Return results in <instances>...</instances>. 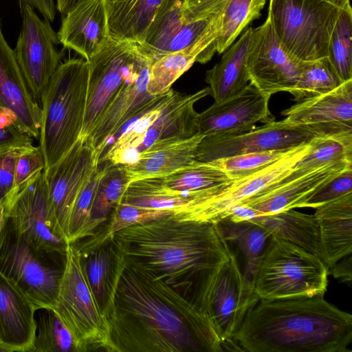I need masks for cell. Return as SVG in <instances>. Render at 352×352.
Returning <instances> with one entry per match:
<instances>
[{"label":"cell","mask_w":352,"mask_h":352,"mask_svg":"<svg viewBox=\"0 0 352 352\" xmlns=\"http://www.w3.org/2000/svg\"><path fill=\"white\" fill-rule=\"evenodd\" d=\"M291 124L312 128L319 135L352 133V79L333 90L283 110Z\"/></svg>","instance_id":"ffe728a7"},{"label":"cell","mask_w":352,"mask_h":352,"mask_svg":"<svg viewBox=\"0 0 352 352\" xmlns=\"http://www.w3.org/2000/svg\"><path fill=\"white\" fill-rule=\"evenodd\" d=\"M327 57L342 82L352 79V9L350 2L340 12L330 36Z\"/></svg>","instance_id":"60d3db41"},{"label":"cell","mask_w":352,"mask_h":352,"mask_svg":"<svg viewBox=\"0 0 352 352\" xmlns=\"http://www.w3.org/2000/svg\"><path fill=\"white\" fill-rule=\"evenodd\" d=\"M342 82L329 58L301 61L296 82L289 92L296 102L329 92Z\"/></svg>","instance_id":"f35d334b"},{"label":"cell","mask_w":352,"mask_h":352,"mask_svg":"<svg viewBox=\"0 0 352 352\" xmlns=\"http://www.w3.org/2000/svg\"><path fill=\"white\" fill-rule=\"evenodd\" d=\"M7 217L6 205L0 203V230L4 226Z\"/></svg>","instance_id":"f5cc1de1"},{"label":"cell","mask_w":352,"mask_h":352,"mask_svg":"<svg viewBox=\"0 0 352 352\" xmlns=\"http://www.w3.org/2000/svg\"><path fill=\"white\" fill-rule=\"evenodd\" d=\"M259 298L248 285L232 252L217 277L210 298L209 316L219 337L223 351H236L232 337L250 307Z\"/></svg>","instance_id":"e0dca14e"},{"label":"cell","mask_w":352,"mask_h":352,"mask_svg":"<svg viewBox=\"0 0 352 352\" xmlns=\"http://www.w3.org/2000/svg\"><path fill=\"white\" fill-rule=\"evenodd\" d=\"M0 351H1V342H0Z\"/></svg>","instance_id":"11a10c76"},{"label":"cell","mask_w":352,"mask_h":352,"mask_svg":"<svg viewBox=\"0 0 352 352\" xmlns=\"http://www.w3.org/2000/svg\"><path fill=\"white\" fill-rule=\"evenodd\" d=\"M315 209L322 260L329 269L352 252V192Z\"/></svg>","instance_id":"484cf974"},{"label":"cell","mask_w":352,"mask_h":352,"mask_svg":"<svg viewBox=\"0 0 352 352\" xmlns=\"http://www.w3.org/2000/svg\"><path fill=\"white\" fill-rule=\"evenodd\" d=\"M0 107L12 111L25 134L39 136L41 109L32 96L14 50L3 36L0 20Z\"/></svg>","instance_id":"cb8c5ba5"},{"label":"cell","mask_w":352,"mask_h":352,"mask_svg":"<svg viewBox=\"0 0 352 352\" xmlns=\"http://www.w3.org/2000/svg\"><path fill=\"white\" fill-rule=\"evenodd\" d=\"M319 135L312 128L291 124L285 119L255 126L239 134L204 136L196 160L210 162L233 155L271 151H288Z\"/></svg>","instance_id":"4fadbf2b"},{"label":"cell","mask_w":352,"mask_h":352,"mask_svg":"<svg viewBox=\"0 0 352 352\" xmlns=\"http://www.w3.org/2000/svg\"><path fill=\"white\" fill-rule=\"evenodd\" d=\"M45 169L41 147L33 146L19 158L15 172V193ZM14 193V194H15Z\"/></svg>","instance_id":"7dc6e473"},{"label":"cell","mask_w":352,"mask_h":352,"mask_svg":"<svg viewBox=\"0 0 352 352\" xmlns=\"http://www.w3.org/2000/svg\"><path fill=\"white\" fill-rule=\"evenodd\" d=\"M300 62L283 50L267 14L265 21L252 31L247 56L250 82L270 96L289 92L296 82Z\"/></svg>","instance_id":"2e32d148"},{"label":"cell","mask_w":352,"mask_h":352,"mask_svg":"<svg viewBox=\"0 0 352 352\" xmlns=\"http://www.w3.org/2000/svg\"><path fill=\"white\" fill-rule=\"evenodd\" d=\"M35 314L36 336L31 352H78L69 329L52 309H38Z\"/></svg>","instance_id":"ab89813d"},{"label":"cell","mask_w":352,"mask_h":352,"mask_svg":"<svg viewBox=\"0 0 352 352\" xmlns=\"http://www.w3.org/2000/svg\"><path fill=\"white\" fill-rule=\"evenodd\" d=\"M174 0H105L110 37L139 45L163 9Z\"/></svg>","instance_id":"83f0119b"},{"label":"cell","mask_w":352,"mask_h":352,"mask_svg":"<svg viewBox=\"0 0 352 352\" xmlns=\"http://www.w3.org/2000/svg\"><path fill=\"white\" fill-rule=\"evenodd\" d=\"M89 74L85 58L67 60L59 65L42 94L39 146L45 169L56 164L80 138Z\"/></svg>","instance_id":"277c9868"},{"label":"cell","mask_w":352,"mask_h":352,"mask_svg":"<svg viewBox=\"0 0 352 352\" xmlns=\"http://www.w3.org/2000/svg\"><path fill=\"white\" fill-rule=\"evenodd\" d=\"M66 255L33 248L7 217L0 230V272L12 279L36 310L52 309Z\"/></svg>","instance_id":"ba28073f"},{"label":"cell","mask_w":352,"mask_h":352,"mask_svg":"<svg viewBox=\"0 0 352 352\" xmlns=\"http://www.w3.org/2000/svg\"><path fill=\"white\" fill-rule=\"evenodd\" d=\"M31 146H11L0 148V203L5 205L15 193V172L18 160Z\"/></svg>","instance_id":"f6af8a7d"},{"label":"cell","mask_w":352,"mask_h":352,"mask_svg":"<svg viewBox=\"0 0 352 352\" xmlns=\"http://www.w3.org/2000/svg\"><path fill=\"white\" fill-rule=\"evenodd\" d=\"M52 309L71 332L78 352L107 351V322L87 282L75 243H67L64 271Z\"/></svg>","instance_id":"9c48e42d"},{"label":"cell","mask_w":352,"mask_h":352,"mask_svg":"<svg viewBox=\"0 0 352 352\" xmlns=\"http://www.w3.org/2000/svg\"><path fill=\"white\" fill-rule=\"evenodd\" d=\"M329 3H331L340 8H342L345 6V5L350 2V0H321Z\"/></svg>","instance_id":"db71d44e"},{"label":"cell","mask_w":352,"mask_h":352,"mask_svg":"<svg viewBox=\"0 0 352 352\" xmlns=\"http://www.w3.org/2000/svg\"><path fill=\"white\" fill-rule=\"evenodd\" d=\"M79 1L80 0H56V7L63 16Z\"/></svg>","instance_id":"816d5d0a"},{"label":"cell","mask_w":352,"mask_h":352,"mask_svg":"<svg viewBox=\"0 0 352 352\" xmlns=\"http://www.w3.org/2000/svg\"><path fill=\"white\" fill-rule=\"evenodd\" d=\"M161 178L164 184L172 189L208 191L215 195L234 181L211 162L196 160Z\"/></svg>","instance_id":"8d00e7d4"},{"label":"cell","mask_w":352,"mask_h":352,"mask_svg":"<svg viewBox=\"0 0 352 352\" xmlns=\"http://www.w3.org/2000/svg\"><path fill=\"white\" fill-rule=\"evenodd\" d=\"M232 340L250 352H348L352 316L323 294L258 299L248 309Z\"/></svg>","instance_id":"3957f363"},{"label":"cell","mask_w":352,"mask_h":352,"mask_svg":"<svg viewBox=\"0 0 352 352\" xmlns=\"http://www.w3.org/2000/svg\"><path fill=\"white\" fill-rule=\"evenodd\" d=\"M329 274L340 281L351 285L352 257L351 254L343 257L328 269Z\"/></svg>","instance_id":"681fc988"},{"label":"cell","mask_w":352,"mask_h":352,"mask_svg":"<svg viewBox=\"0 0 352 352\" xmlns=\"http://www.w3.org/2000/svg\"><path fill=\"white\" fill-rule=\"evenodd\" d=\"M19 5H28L36 10L44 19L52 22L56 16L54 0H18Z\"/></svg>","instance_id":"f907efd6"},{"label":"cell","mask_w":352,"mask_h":352,"mask_svg":"<svg viewBox=\"0 0 352 352\" xmlns=\"http://www.w3.org/2000/svg\"><path fill=\"white\" fill-rule=\"evenodd\" d=\"M177 93L170 89L166 93L157 96L155 102L136 117L135 122L118 138L107 153L99 159L98 164L106 161L113 165L135 163L138 159V150L147 130Z\"/></svg>","instance_id":"d6a6232c"},{"label":"cell","mask_w":352,"mask_h":352,"mask_svg":"<svg viewBox=\"0 0 352 352\" xmlns=\"http://www.w3.org/2000/svg\"><path fill=\"white\" fill-rule=\"evenodd\" d=\"M270 97L250 82L237 94L214 102L198 113V133L204 136L239 134L252 129L258 122L275 121L269 108Z\"/></svg>","instance_id":"d6986e66"},{"label":"cell","mask_w":352,"mask_h":352,"mask_svg":"<svg viewBox=\"0 0 352 352\" xmlns=\"http://www.w3.org/2000/svg\"><path fill=\"white\" fill-rule=\"evenodd\" d=\"M6 208L17 232L33 248L66 255L67 242L56 223L44 171L16 191Z\"/></svg>","instance_id":"8fae6325"},{"label":"cell","mask_w":352,"mask_h":352,"mask_svg":"<svg viewBox=\"0 0 352 352\" xmlns=\"http://www.w3.org/2000/svg\"><path fill=\"white\" fill-rule=\"evenodd\" d=\"M328 267L304 248L272 236L261 258L254 292L264 300L324 295Z\"/></svg>","instance_id":"8992f818"},{"label":"cell","mask_w":352,"mask_h":352,"mask_svg":"<svg viewBox=\"0 0 352 352\" xmlns=\"http://www.w3.org/2000/svg\"><path fill=\"white\" fill-rule=\"evenodd\" d=\"M251 220L263 226L272 236L293 243L322 259L318 225L314 214L291 209Z\"/></svg>","instance_id":"4dcf8cb0"},{"label":"cell","mask_w":352,"mask_h":352,"mask_svg":"<svg viewBox=\"0 0 352 352\" xmlns=\"http://www.w3.org/2000/svg\"><path fill=\"white\" fill-rule=\"evenodd\" d=\"M204 135L159 140L139 153L138 160L124 165L129 182L164 177L196 159L197 147Z\"/></svg>","instance_id":"d4e9b609"},{"label":"cell","mask_w":352,"mask_h":352,"mask_svg":"<svg viewBox=\"0 0 352 352\" xmlns=\"http://www.w3.org/2000/svg\"><path fill=\"white\" fill-rule=\"evenodd\" d=\"M229 0H174L157 15L138 51L152 65L195 43L217 52L224 10Z\"/></svg>","instance_id":"5b68a950"},{"label":"cell","mask_w":352,"mask_h":352,"mask_svg":"<svg viewBox=\"0 0 352 352\" xmlns=\"http://www.w3.org/2000/svg\"><path fill=\"white\" fill-rule=\"evenodd\" d=\"M112 239L127 263L162 281L209 316L214 283L232 252L216 223L170 215L124 228Z\"/></svg>","instance_id":"7a4b0ae2"},{"label":"cell","mask_w":352,"mask_h":352,"mask_svg":"<svg viewBox=\"0 0 352 352\" xmlns=\"http://www.w3.org/2000/svg\"><path fill=\"white\" fill-rule=\"evenodd\" d=\"M290 150L247 153L210 162L225 172L230 177L236 180L272 164Z\"/></svg>","instance_id":"7bdbcfd3"},{"label":"cell","mask_w":352,"mask_h":352,"mask_svg":"<svg viewBox=\"0 0 352 352\" xmlns=\"http://www.w3.org/2000/svg\"><path fill=\"white\" fill-rule=\"evenodd\" d=\"M214 54L206 45L195 43L165 55L151 66L148 92L153 96L166 93L195 62L206 63Z\"/></svg>","instance_id":"836d02e7"},{"label":"cell","mask_w":352,"mask_h":352,"mask_svg":"<svg viewBox=\"0 0 352 352\" xmlns=\"http://www.w3.org/2000/svg\"><path fill=\"white\" fill-rule=\"evenodd\" d=\"M60 43L88 60L110 39L105 0H80L64 16Z\"/></svg>","instance_id":"7402d4cb"},{"label":"cell","mask_w":352,"mask_h":352,"mask_svg":"<svg viewBox=\"0 0 352 352\" xmlns=\"http://www.w3.org/2000/svg\"><path fill=\"white\" fill-rule=\"evenodd\" d=\"M105 319L107 351H223L208 316L125 261Z\"/></svg>","instance_id":"6da1fadb"},{"label":"cell","mask_w":352,"mask_h":352,"mask_svg":"<svg viewBox=\"0 0 352 352\" xmlns=\"http://www.w3.org/2000/svg\"><path fill=\"white\" fill-rule=\"evenodd\" d=\"M80 256L86 278L99 309L105 318L124 266L123 254L111 239L87 252H80Z\"/></svg>","instance_id":"4316f807"},{"label":"cell","mask_w":352,"mask_h":352,"mask_svg":"<svg viewBox=\"0 0 352 352\" xmlns=\"http://www.w3.org/2000/svg\"><path fill=\"white\" fill-rule=\"evenodd\" d=\"M309 148V142L300 144L272 164L234 180L215 195L192 208L179 221L216 223L226 218L235 206L283 181Z\"/></svg>","instance_id":"5bb4252c"},{"label":"cell","mask_w":352,"mask_h":352,"mask_svg":"<svg viewBox=\"0 0 352 352\" xmlns=\"http://www.w3.org/2000/svg\"><path fill=\"white\" fill-rule=\"evenodd\" d=\"M32 142V138L21 131L14 113L0 107V148L11 146H31Z\"/></svg>","instance_id":"c3c4849f"},{"label":"cell","mask_w":352,"mask_h":352,"mask_svg":"<svg viewBox=\"0 0 352 352\" xmlns=\"http://www.w3.org/2000/svg\"><path fill=\"white\" fill-rule=\"evenodd\" d=\"M107 167V164L102 168H99L98 164L78 195L69 219L68 243H76L82 239V234L89 218L99 181Z\"/></svg>","instance_id":"ee69618b"},{"label":"cell","mask_w":352,"mask_h":352,"mask_svg":"<svg viewBox=\"0 0 352 352\" xmlns=\"http://www.w3.org/2000/svg\"><path fill=\"white\" fill-rule=\"evenodd\" d=\"M208 95V87L188 95L177 93L147 130L139 152L159 140L174 137L188 138L197 134L198 113L194 106Z\"/></svg>","instance_id":"f546056e"},{"label":"cell","mask_w":352,"mask_h":352,"mask_svg":"<svg viewBox=\"0 0 352 352\" xmlns=\"http://www.w3.org/2000/svg\"><path fill=\"white\" fill-rule=\"evenodd\" d=\"M151 66V63L138 51L133 75L105 107L86 139L100 157L109 140L127 122L136 118L155 102L157 96L147 91Z\"/></svg>","instance_id":"ac0fdd59"},{"label":"cell","mask_w":352,"mask_h":352,"mask_svg":"<svg viewBox=\"0 0 352 352\" xmlns=\"http://www.w3.org/2000/svg\"><path fill=\"white\" fill-rule=\"evenodd\" d=\"M136 45L110 38L87 61L89 74L87 106L80 139L86 140L96 122L135 69Z\"/></svg>","instance_id":"7c38bea8"},{"label":"cell","mask_w":352,"mask_h":352,"mask_svg":"<svg viewBox=\"0 0 352 352\" xmlns=\"http://www.w3.org/2000/svg\"><path fill=\"white\" fill-rule=\"evenodd\" d=\"M21 28L14 53L28 88L37 101L61 63L57 33L28 5L19 6Z\"/></svg>","instance_id":"30bf717a"},{"label":"cell","mask_w":352,"mask_h":352,"mask_svg":"<svg viewBox=\"0 0 352 352\" xmlns=\"http://www.w3.org/2000/svg\"><path fill=\"white\" fill-rule=\"evenodd\" d=\"M350 192H352V167L340 173L317 190L303 208H316Z\"/></svg>","instance_id":"bcb514c9"},{"label":"cell","mask_w":352,"mask_h":352,"mask_svg":"<svg viewBox=\"0 0 352 352\" xmlns=\"http://www.w3.org/2000/svg\"><path fill=\"white\" fill-rule=\"evenodd\" d=\"M341 9L321 0H270L267 14L283 50L296 60L310 61L327 56Z\"/></svg>","instance_id":"52a82bcc"},{"label":"cell","mask_w":352,"mask_h":352,"mask_svg":"<svg viewBox=\"0 0 352 352\" xmlns=\"http://www.w3.org/2000/svg\"><path fill=\"white\" fill-rule=\"evenodd\" d=\"M129 183L124 165H113L108 162L107 169L99 181L81 240L93 236L107 223Z\"/></svg>","instance_id":"e575fe53"},{"label":"cell","mask_w":352,"mask_h":352,"mask_svg":"<svg viewBox=\"0 0 352 352\" xmlns=\"http://www.w3.org/2000/svg\"><path fill=\"white\" fill-rule=\"evenodd\" d=\"M36 311L20 287L0 272L1 351H32L36 331Z\"/></svg>","instance_id":"603a6c76"},{"label":"cell","mask_w":352,"mask_h":352,"mask_svg":"<svg viewBox=\"0 0 352 352\" xmlns=\"http://www.w3.org/2000/svg\"><path fill=\"white\" fill-rule=\"evenodd\" d=\"M352 163V133H340L314 137L307 153L287 177L292 179L327 164Z\"/></svg>","instance_id":"d590c367"},{"label":"cell","mask_w":352,"mask_h":352,"mask_svg":"<svg viewBox=\"0 0 352 352\" xmlns=\"http://www.w3.org/2000/svg\"><path fill=\"white\" fill-rule=\"evenodd\" d=\"M351 167V162H339L320 166L292 179L286 177L281 182L240 204L251 210L253 219L303 208L304 204L317 190L340 173Z\"/></svg>","instance_id":"44dd1931"},{"label":"cell","mask_w":352,"mask_h":352,"mask_svg":"<svg viewBox=\"0 0 352 352\" xmlns=\"http://www.w3.org/2000/svg\"><path fill=\"white\" fill-rule=\"evenodd\" d=\"M216 225L223 239L228 243L235 245L243 254L245 260L243 274L245 282L253 287L258 265L270 243L271 234L252 220L236 222L223 218L216 222Z\"/></svg>","instance_id":"1f68e13d"},{"label":"cell","mask_w":352,"mask_h":352,"mask_svg":"<svg viewBox=\"0 0 352 352\" xmlns=\"http://www.w3.org/2000/svg\"><path fill=\"white\" fill-rule=\"evenodd\" d=\"M170 210L144 208L118 203L113 208L108 221L93 236L76 242L80 252H87L110 239L113 235L127 227L144 223L172 215Z\"/></svg>","instance_id":"74e56055"},{"label":"cell","mask_w":352,"mask_h":352,"mask_svg":"<svg viewBox=\"0 0 352 352\" xmlns=\"http://www.w3.org/2000/svg\"><path fill=\"white\" fill-rule=\"evenodd\" d=\"M253 28L246 29L239 38L223 53L216 65L206 73L209 94L214 102L228 99L242 91L250 82L247 56Z\"/></svg>","instance_id":"f1b7e54d"},{"label":"cell","mask_w":352,"mask_h":352,"mask_svg":"<svg viewBox=\"0 0 352 352\" xmlns=\"http://www.w3.org/2000/svg\"><path fill=\"white\" fill-rule=\"evenodd\" d=\"M266 0H229L224 10L217 52L222 54L252 21L258 19Z\"/></svg>","instance_id":"b9f144b4"},{"label":"cell","mask_w":352,"mask_h":352,"mask_svg":"<svg viewBox=\"0 0 352 352\" xmlns=\"http://www.w3.org/2000/svg\"><path fill=\"white\" fill-rule=\"evenodd\" d=\"M99 158L88 140L80 138L56 164L44 170L56 223L67 242L74 204Z\"/></svg>","instance_id":"9a60e30c"}]
</instances>
